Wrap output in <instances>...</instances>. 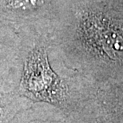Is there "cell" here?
<instances>
[{"label":"cell","instance_id":"6da1fadb","mask_svg":"<svg viewBox=\"0 0 123 123\" xmlns=\"http://www.w3.org/2000/svg\"><path fill=\"white\" fill-rule=\"evenodd\" d=\"M22 85L26 93L38 100L56 102L62 96L59 80L50 70L46 53L40 48L29 56Z\"/></svg>","mask_w":123,"mask_h":123},{"label":"cell","instance_id":"7a4b0ae2","mask_svg":"<svg viewBox=\"0 0 123 123\" xmlns=\"http://www.w3.org/2000/svg\"><path fill=\"white\" fill-rule=\"evenodd\" d=\"M45 0H11L8 6L17 11H28L41 6Z\"/></svg>","mask_w":123,"mask_h":123}]
</instances>
